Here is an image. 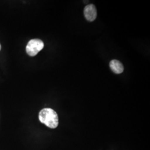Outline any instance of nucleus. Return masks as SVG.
Segmentation results:
<instances>
[{"instance_id":"f257e3e1","label":"nucleus","mask_w":150,"mask_h":150,"mask_svg":"<svg viewBox=\"0 0 150 150\" xmlns=\"http://www.w3.org/2000/svg\"><path fill=\"white\" fill-rule=\"evenodd\" d=\"M39 120L50 129H56L59 125L57 113L53 109L46 108L42 109L38 115Z\"/></svg>"},{"instance_id":"f03ea898","label":"nucleus","mask_w":150,"mask_h":150,"mask_svg":"<svg viewBox=\"0 0 150 150\" xmlns=\"http://www.w3.org/2000/svg\"><path fill=\"white\" fill-rule=\"evenodd\" d=\"M44 47L43 41L40 39L31 40L26 46V52L30 56H35Z\"/></svg>"},{"instance_id":"7ed1b4c3","label":"nucleus","mask_w":150,"mask_h":150,"mask_svg":"<svg viewBox=\"0 0 150 150\" xmlns=\"http://www.w3.org/2000/svg\"><path fill=\"white\" fill-rule=\"evenodd\" d=\"M84 15L86 20L88 21H93L97 17L96 7L93 4L86 6L84 9Z\"/></svg>"},{"instance_id":"20e7f679","label":"nucleus","mask_w":150,"mask_h":150,"mask_svg":"<svg viewBox=\"0 0 150 150\" xmlns=\"http://www.w3.org/2000/svg\"><path fill=\"white\" fill-rule=\"evenodd\" d=\"M110 67L113 72L116 74H120L124 71V67L122 63L117 59H113L110 62Z\"/></svg>"},{"instance_id":"39448f33","label":"nucleus","mask_w":150,"mask_h":150,"mask_svg":"<svg viewBox=\"0 0 150 150\" xmlns=\"http://www.w3.org/2000/svg\"><path fill=\"white\" fill-rule=\"evenodd\" d=\"M1 45H0V50H1Z\"/></svg>"}]
</instances>
